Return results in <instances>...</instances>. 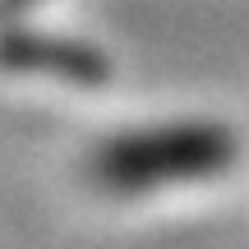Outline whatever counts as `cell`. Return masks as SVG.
Returning <instances> with one entry per match:
<instances>
[{
	"mask_svg": "<svg viewBox=\"0 0 249 249\" xmlns=\"http://www.w3.org/2000/svg\"><path fill=\"white\" fill-rule=\"evenodd\" d=\"M235 157V139L217 124H161L134 129L102 143L92 152V180L116 194H139L171 180H198L226 171Z\"/></svg>",
	"mask_w": 249,
	"mask_h": 249,
	"instance_id": "cell-1",
	"label": "cell"
},
{
	"mask_svg": "<svg viewBox=\"0 0 249 249\" xmlns=\"http://www.w3.org/2000/svg\"><path fill=\"white\" fill-rule=\"evenodd\" d=\"M28 5V0H5V9H23Z\"/></svg>",
	"mask_w": 249,
	"mask_h": 249,
	"instance_id": "cell-3",
	"label": "cell"
},
{
	"mask_svg": "<svg viewBox=\"0 0 249 249\" xmlns=\"http://www.w3.org/2000/svg\"><path fill=\"white\" fill-rule=\"evenodd\" d=\"M0 65L9 70H37V74H60L74 83H97L107 74V55H97L83 42H60V37H33V33H9L0 37Z\"/></svg>",
	"mask_w": 249,
	"mask_h": 249,
	"instance_id": "cell-2",
	"label": "cell"
}]
</instances>
